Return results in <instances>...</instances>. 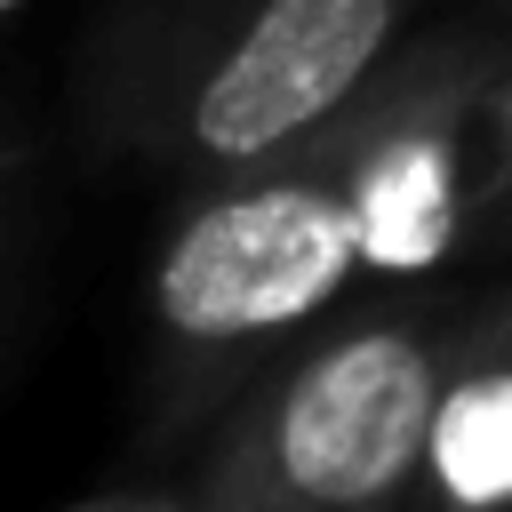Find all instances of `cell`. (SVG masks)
I'll list each match as a JSON object with an SVG mask.
<instances>
[{
	"label": "cell",
	"instance_id": "2",
	"mask_svg": "<svg viewBox=\"0 0 512 512\" xmlns=\"http://www.w3.org/2000/svg\"><path fill=\"white\" fill-rule=\"evenodd\" d=\"M352 280H376V264L352 168L328 128L280 160L208 176L152 264V320L176 376L168 392L200 408L208 392L248 384L264 360L312 336L352 296Z\"/></svg>",
	"mask_w": 512,
	"mask_h": 512
},
{
	"label": "cell",
	"instance_id": "1",
	"mask_svg": "<svg viewBox=\"0 0 512 512\" xmlns=\"http://www.w3.org/2000/svg\"><path fill=\"white\" fill-rule=\"evenodd\" d=\"M480 296H392L336 328L296 336L248 376L184 472L200 512H376L408 504L456 344Z\"/></svg>",
	"mask_w": 512,
	"mask_h": 512
},
{
	"label": "cell",
	"instance_id": "5",
	"mask_svg": "<svg viewBox=\"0 0 512 512\" xmlns=\"http://www.w3.org/2000/svg\"><path fill=\"white\" fill-rule=\"evenodd\" d=\"M504 200H512V56L496 64L480 104V216H496Z\"/></svg>",
	"mask_w": 512,
	"mask_h": 512
},
{
	"label": "cell",
	"instance_id": "6",
	"mask_svg": "<svg viewBox=\"0 0 512 512\" xmlns=\"http://www.w3.org/2000/svg\"><path fill=\"white\" fill-rule=\"evenodd\" d=\"M8 8H24V0H8Z\"/></svg>",
	"mask_w": 512,
	"mask_h": 512
},
{
	"label": "cell",
	"instance_id": "4",
	"mask_svg": "<svg viewBox=\"0 0 512 512\" xmlns=\"http://www.w3.org/2000/svg\"><path fill=\"white\" fill-rule=\"evenodd\" d=\"M424 512H496L512 504V288L472 304V328L456 344V376L416 472Z\"/></svg>",
	"mask_w": 512,
	"mask_h": 512
},
{
	"label": "cell",
	"instance_id": "3",
	"mask_svg": "<svg viewBox=\"0 0 512 512\" xmlns=\"http://www.w3.org/2000/svg\"><path fill=\"white\" fill-rule=\"evenodd\" d=\"M416 0H256L176 104L192 176H240L328 128L392 56Z\"/></svg>",
	"mask_w": 512,
	"mask_h": 512
}]
</instances>
